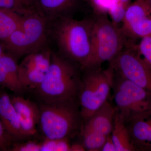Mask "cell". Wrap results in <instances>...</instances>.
I'll list each match as a JSON object with an SVG mask.
<instances>
[{"mask_svg":"<svg viewBox=\"0 0 151 151\" xmlns=\"http://www.w3.org/2000/svg\"><path fill=\"white\" fill-rule=\"evenodd\" d=\"M4 53V49L3 47L2 43L1 41H0V57L2 56Z\"/></svg>","mask_w":151,"mask_h":151,"instance_id":"29","label":"cell"},{"mask_svg":"<svg viewBox=\"0 0 151 151\" xmlns=\"http://www.w3.org/2000/svg\"><path fill=\"white\" fill-rule=\"evenodd\" d=\"M126 125L136 151H151V112L135 117Z\"/></svg>","mask_w":151,"mask_h":151,"instance_id":"10","label":"cell"},{"mask_svg":"<svg viewBox=\"0 0 151 151\" xmlns=\"http://www.w3.org/2000/svg\"><path fill=\"white\" fill-rule=\"evenodd\" d=\"M93 19L92 53L83 70L111 62L128 40L121 27L111 21L108 14L94 15Z\"/></svg>","mask_w":151,"mask_h":151,"instance_id":"3","label":"cell"},{"mask_svg":"<svg viewBox=\"0 0 151 151\" xmlns=\"http://www.w3.org/2000/svg\"><path fill=\"white\" fill-rule=\"evenodd\" d=\"M116 113L115 105L107 101L88 120L82 123L80 131H94L108 136L113 130Z\"/></svg>","mask_w":151,"mask_h":151,"instance_id":"12","label":"cell"},{"mask_svg":"<svg viewBox=\"0 0 151 151\" xmlns=\"http://www.w3.org/2000/svg\"><path fill=\"white\" fill-rule=\"evenodd\" d=\"M79 69L77 64L52 52L48 71L35 89L43 103H78L81 84Z\"/></svg>","mask_w":151,"mask_h":151,"instance_id":"1","label":"cell"},{"mask_svg":"<svg viewBox=\"0 0 151 151\" xmlns=\"http://www.w3.org/2000/svg\"><path fill=\"white\" fill-rule=\"evenodd\" d=\"M12 137L5 130L0 119V150H7L11 145Z\"/></svg>","mask_w":151,"mask_h":151,"instance_id":"26","label":"cell"},{"mask_svg":"<svg viewBox=\"0 0 151 151\" xmlns=\"http://www.w3.org/2000/svg\"><path fill=\"white\" fill-rule=\"evenodd\" d=\"M48 23L35 10L24 15L18 28L2 42L4 49L16 58L45 47Z\"/></svg>","mask_w":151,"mask_h":151,"instance_id":"6","label":"cell"},{"mask_svg":"<svg viewBox=\"0 0 151 151\" xmlns=\"http://www.w3.org/2000/svg\"><path fill=\"white\" fill-rule=\"evenodd\" d=\"M70 146L68 138L61 139L46 138L41 143V151H70Z\"/></svg>","mask_w":151,"mask_h":151,"instance_id":"22","label":"cell"},{"mask_svg":"<svg viewBox=\"0 0 151 151\" xmlns=\"http://www.w3.org/2000/svg\"><path fill=\"white\" fill-rule=\"evenodd\" d=\"M0 9L24 15L35 10L30 0H0Z\"/></svg>","mask_w":151,"mask_h":151,"instance_id":"21","label":"cell"},{"mask_svg":"<svg viewBox=\"0 0 151 151\" xmlns=\"http://www.w3.org/2000/svg\"><path fill=\"white\" fill-rule=\"evenodd\" d=\"M128 39L134 40L151 35V16L122 29Z\"/></svg>","mask_w":151,"mask_h":151,"instance_id":"19","label":"cell"},{"mask_svg":"<svg viewBox=\"0 0 151 151\" xmlns=\"http://www.w3.org/2000/svg\"><path fill=\"white\" fill-rule=\"evenodd\" d=\"M0 119L5 130L13 139L20 140L26 137L12 98L6 93H0Z\"/></svg>","mask_w":151,"mask_h":151,"instance_id":"14","label":"cell"},{"mask_svg":"<svg viewBox=\"0 0 151 151\" xmlns=\"http://www.w3.org/2000/svg\"><path fill=\"white\" fill-rule=\"evenodd\" d=\"M86 149L81 143H74L70 145V151H85Z\"/></svg>","mask_w":151,"mask_h":151,"instance_id":"28","label":"cell"},{"mask_svg":"<svg viewBox=\"0 0 151 151\" xmlns=\"http://www.w3.org/2000/svg\"><path fill=\"white\" fill-rule=\"evenodd\" d=\"M13 151H41V143L29 141L14 145L11 148Z\"/></svg>","mask_w":151,"mask_h":151,"instance_id":"25","label":"cell"},{"mask_svg":"<svg viewBox=\"0 0 151 151\" xmlns=\"http://www.w3.org/2000/svg\"><path fill=\"white\" fill-rule=\"evenodd\" d=\"M0 86L15 92L23 90L19 80L18 64L15 58L5 53L0 57Z\"/></svg>","mask_w":151,"mask_h":151,"instance_id":"15","label":"cell"},{"mask_svg":"<svg viewBox=\"0 0 151 151\" xmlns=\"http://www.w3.org/2000/svg\"><path fill=\"white\" fill-rule=\"evenodd\" d=\"M112 90L117 114L125 124L139 115L151 112V93L115 71Z\"/></svg>","mask_w":151,"mask_h":151,"instance_id":"7","label":"cell"},{"mask_svg":"<svg viewBox=\"0 0 151 151\" xmlns=\"http://www.w3.org/2000/svg\"><path fill=\"white\" fill-rule=\"evenodd\" d=\"M90 6L94 15L108 14L111 0H85Z\"/></svg>","mask_w":151,"mask_h":151,"instance_id":"24","label":"cell"},{"mask_svg":"<svg viewBox=\"0 0 151 151\" xmlns=\"http://www.w3.org/2000/svg\"><path fill=\"white\" fill-rule=\"evenodd\" d=\"M52 52L46 46L25 56L18 64L19 80L23 89H35L39 86L49 68Z\"/></svg>","mask_w":151,"mask_h":151,"instance_id":"9","label":"cell"},{"mask_svg":"<svg viewBox=\"0 0 151 151\" xmlns=\"http://www.w3.org/2000/svg\"><path fill=\"white\" fill-rule=\"evenodd\" d=\"M39 124L46 138H69L82 126L79 103H43Z\"/></svg>","mask_w":151,"mask_h":151,"instance_id":"5","label":"cell"},{"mask_svg":"<svg viewBox=\"0 0 151 151\" xmlns=\"http://www.w3.org/2000/svg\"><path fill=\"white\" fill-rule=\"evenodd\" d=\"M137 47L139 54L151 68V35L141 39Z\"/></svg>","mask_w":151,"mask_h":151,"instance_id":"23","label":"cell"},{"mask_svg":"<svg viewBox=\"0 0 151 151\" xmlns=\"http://www.w3.org/2000/svg\"><path fill=\"white\" fill-rule=\"evenodd\" d=\"M82 70L78 100L83 123L108 101L114 71L110 66L105 69L102 66Z\"/></svg>","mask_w":151,"mask_h":151,"instance_id":"4","label":"cell"},{"mask_svg":"<svg viewBox=\"0 0 151 151\" xmlns=\"http://www.w3.org/2000/svg\"><path fill=\"white\" fill-rule=\"evenodd\" d=\"M55 21L53 35L61 55L83 70L92 53L93 18L66 16Z\"/></svg>","mask_w":151,"mask_h":151,"instance_id":"2","label":"cell"},{"mask_svg":"<svg viewBox=\"0 0 151 151\" xmlns=\"http://www.w3.org/2000/svg\"><path fill=\"white\" fill-rule=\"evenodd\" d=\"M146 1H147V2L148 3L151 8V0H146Z\"/></svg>","mask_w":151,"mask_h":151,"instance_id":"30","label":"cell"},{"mask_svg":"<svg viewBox=\"0 0 151 151\" xmlns=\"http://www.w3.org/2000/svg\"><path fill=\"white\" fill-rule=\"evenodd\" d=\"M109 63L116 73L151 94V68L133 40H128L122 51Z\"/></svg>","mask_w":151,"mask_h":151,"instance_id":"8","label":"cell"},{"mask_svg":"<svg viewBox=\"0 0 151 151\" xmlns=\"http://www.w3.org/2000/svg\"><path fill=\"white\" fill-rule=\"evenodd\" d=\"M24 16L0 9V41L6 40L21 24Z\"/></svg>","mask_w":151,"mask_h":151,"instance_id":"18","label":"cell"},{"mask_svg":"<svg viewBox=\"0 0 151 151\" xmlns=\"http://www.w3.org/2000/svg\"><path fill=\"white\" fill-rule=\"evenodd\" d=\"M78 0H34L35 9L47 22L55 21L69 14L78 6Z\"/></svg>","mask_w":151,"mask_h":151,"instance_id":"13","label":"cell"},{"mask_svg":"<svg viewBox=\"0 0 151 151\" xmlns=\"http://www.w3.org/2000/svg\"><path fill=\"white\" fill-rule=\"evenodd\" d=\"M11 98L25 137L33 136L36 133L37 125L39 122V107L30 100L20 96Z\"/></svg>","mask_w":151,"mask_h":151,"instance_id":"11","label":"cell"},{"mask_svg":"<svg viewBox=\"0 0 151 151\" xmlns=\"http://www.w3.org/2000/svg\"><path fill=\"white\" fill-rule=\"evenodd\" d=\"M34 0H30L32 2V4H33V2Z\"/></svg>","mask_w":151,"mask_h":151,"instance_id":"31","label":"cell"},{"mask_svg":"<svg viewBox=\"0 0 151 151\" xmlns=\"http://www.w3.org/2000/svg\"><path fill=\"white\" fill-rule=\"evenodd\" d=\"M150 16L151 8L147 1L135 0L127 8L121 27L123 29Z\"/></svg>","mask_w":151,"mask_h":151,"instance_id":"17","label":"cell"},{"mask_svg":"<svg viewBox=\"0 0 151 151\" xmlns=\"http://www.w3.org/2000/svg\"><path fill=\"white\" fill-rule=\"evenodd\" d=\"M111 135L117 151H136L127 126L119 119L117 111Z\"/></svg>","mask_w":151,"mask_h":151,"instance_id":"16","label":"cell"},{"mask_svg":"<svg viewBox=\"0 0 151 151\" xmlns=\"http://www.w3.org/2000/svg\"><path fill=\"white\" fill-rule=\"evenodd\" d=\"M82 142L86 151H101L108 136L92 131H81Z\"/></svg>","mask_w":151,"mask_h":151,"instance_id":"20","label":"cell"},{"mask_svg":"<svg viewBox=\"0 0 151 151\" xmlns=\"http://www.w3.org/2000/svg\"><path fill=\"white\" fill-rule=\"evenodd\" d=\"M101 151H117L115 144L113 142L111 134L108 135Z\"/></svg>","mask_w":151,"mask_h":151,"instance_id":"27","label":"cell"}]
</instances>
